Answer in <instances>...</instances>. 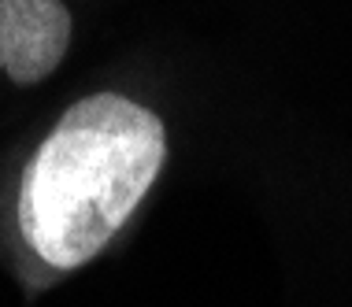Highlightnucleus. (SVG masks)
Wrapping results in <instances>:
<instances>
[{
  "instance_id": "1",
  "label": "nucleus",
  "mask_w": 352,
  "mask_h": 307,
  "mask_svg": "<svg viewBox=\"0 0 352 307\" xmlns=\"http://www.w3.org/2000/svg\"><path fill=\"white\" fill-rule=\"evenodd\" d=\"M167 159L156 111L119 93L71 104L26 163L19 229L56 271L97 259L152 189Z\"/></svg>"
},
{
  "instance_id": "2",
  "label": "nucleus",
  "mask_w": 352,
  "mask_h": 307,
  "mask_svg": "<svg viewBox=\"0 0 352 307\" xmlns=\"http://www.w3.org/2000/svg\"><path fill=\"white\" fill-rule=\"evenodd\" d=\"M71 45L63 0H0V67L15 85L45 82Z\"/></svg>"
}]
</instances>
